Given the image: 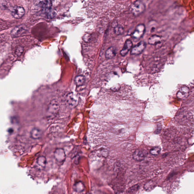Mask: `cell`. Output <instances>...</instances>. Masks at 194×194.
<instances>
[{
	"label": "cell",
	"mask_w": 194,
	"mask_h": 194,
	"mask_svg": "<svg viewBox=\"0 0 194 194\" xmlns=\"http://www.w3.org/2000/svg\"><path fill=\"white\" fill-rule=\"evenodd\" d=\"M131 11L135 16H138L142 14L146 9L144 3L142 1H135L131 6Z\"/></svg>",
	"instance_id": "1"
},
{
	"label": "cell",
	"mask_w": 194,
	"mask_h": 194,
	"mask_svg": "<svg viewBox=\"0 0 194 194\" xmlns=\"http://www.w3.org/2000/svg\"><path fill=\"white\" fill-rule=\"evenodd\" d=\"M146 32V27L144 24L138 25L134 32L131 34L132 38L136 40H139L144 35Z\"/></svg>",
	"instance_id": "2"
},
{
	"label": "cell",
	"mask_w": 194,
	"mask_h": 194,
	"mask_svg": "<svg viewBox=\"0 0 194 194\" xmlns=\"http://www.w3.org/2000/svg\"><path fill=\"white\" fill-rule=\"evenodd\" d=\"M147 46V43L144 41H140L138 43L132 47L130 50V54L132 55H139L144 51Z\"/></svg>",
	"instance_id": "3"
},
{
	"label": "cell",
	"mask_w": 194,
	"mask_h": 194,
	"mask_svg": "<svg viewBox=\"0 0 194 194\" xmlns=\"http://www.w3.org/2000/svg\"><path fill=\"white\" fill-rule=\"evenodd\" d=\"M66 100L69 106L72 107H75L78 105L79 98L77 94L70 93L67 96Z\"/></svg>",
	"instance_id": "4"
},
{
	"label": "cell",
	"mask_w": 194,
	"mask_h": 194,
	"mask_svg": "<svg viewBox=\"0 0 194 194\" xmlns=\"http://www.w3.org/2000/svg\"><path fill=\"white\" fill-rule=\"evenodd\" d=\"M11 14L15 18H21L24 15V9L22 6H15L12 8Z\"/></svg>",
	"instance_id": "5"
},
{
	"label": "cell",
	"mask_w": 194,
	"mask_h": 194,
	"mask_svg": "<svg viewBox=\"0 0 194 194\" xmlns=\"http://www.w3.org/2000/svg\"><path fill=\"white\" fill-rule=\"evenodd\" d=\"M54 157L57 162L60 163L64 162L66 158L64 150L62 148L56 149L54 153Z\"/></svg>",
	"instance_id": "6"
},
{
	"label": "cell",
	"mask_w": 194,
	"mask_h": 194,
	"mask_svg": "<svg viewBox=\"0 0 194 194\" xmlns=\"http://www.w3.org/2000/svg\"><path fill=\"white\" fill-rule=\"evenodd\" d=\"M190 93V89L187 86H184L180 88L177 93V96L179 99H187L189 96Z\"/></svg>",
	"instance_id": "7"
},
{
	"label": "cell",
	"mask_w": 194,
	"mask_h": 194,
	"mask_svg": "<svg viewBox=\"0 0 194 194\" xmlns=\"http://www.w3.org/2000/svg\"><path fill=\"white\" fill-rule=\"evenodd\" d=\"M147 155V152L142 149H137L133 154V158L137 161H141L144 159Z\"/></svg>",
	"instance_id": "8"
},
{
	"label": "cell",
	"mask_w": 194,
	"mask_h": 194,
	"mask_svg": "<svg viewBox=\"0 0 194 194\" xmlns=\"http://www.w3.org/2000/svg\"><path fill=\"white\" fill-rule=\"evenodd\" d=\"M132 46V42L130 39H127L124 43L123 49L120 52L121 56L123 57L126 56L129 51L131 50Z\"/></svg>",
	"instance_id": "9"
},
{
	"label": "cell",
	"mask_w": 194,
	"mask_h": 194,
	"mask_svg": "<svg viewBox=\"0 0 194 194\" xmlns=\"http://www.w3.org/2000/svg\"><path fill=\"white\" fill-rule=\"evenodd\" d=\"M26 27L24 25H20L17 26L12 30V35L13 37H18L24 33L26 31Z\"/></svg>",
	"instance_id": "10"
},
{
	"label": "cell",
	"mask_w": 194,
	"mask_h": 194,
	"mask_svg": "<svg viewBox=\"0 0 194 194\" xmlns=\"http://www.w3.org/2000/svg\"><path fill=\"white\" fill-rule=\"evenodd\" d=\"M59 106L56 102L52 101L49 105L48 112L51 115H56L59 110Z\"/></svg>",
	"instance_id": "11"
},
{
	"label": "cell",
	"mask_w": 194,
	"mask_h": 194,
	"mask_svg": "<svg viewBox=\"0 0 194 194\" xmlns=\"http://www.w3.org/2000/svg\"><path fill=\"white\" fill-rule=\"evenodd\" d=\"M42 132L41 130L37 128H34L31 130V136L33 139H39L41 137Z\"/></svg>",
	"instance_id": "12"
},
{
	"label": "cell",
	"mask_w": 194,
	"mask_h": 194,
	"mask_svg": "<svg viewBox=\"0 0 194 194\" xmlns=\"http://www.w3.org/2000/svg\"><path fill=\"white\" fill-rule=\"evenodd\" d=\"M39 5L43 10L48 12L52 7V2L50 1H41L39 2Z\"/></svg>",
	"instance_id": "13"
},
{
	"label": "cell",
	"mask_w": 194,
	"mask_h": 194,
	"mask_svg": "<svg viewBox=\"0 0 194 194\" xmlns=\"http://www.w3.org/2000/svg\"><path fill=\"white\" fill-rule=\"evenodd\" d=\"M148 43L151 45H156L161 43V37L159 36L154 35H152L148 40Z\"/></svg>",
	"instance_id": "14"
},
{
	"label": "cell",
	"mask_w": 194,
	"mask_h": 194,
	"mask_svg": "<svg viewBox=\"0 0 194 194\" xmlns=\"http://www.w3.org/2000/svg\"><path fill=\"white\" fill-rule=\"evenodd\" d=\"M116 55L115 49L113 47H109L105 52V56L108 59L113 58Z\"/></svg>",
	"instance_id": "15"
},
{
	"label": "cell",
	"mask_w": 194,
	"mask_h": 194,
	"mask_svg": "<svg viewBox=\"0 0 194 194\" xmlns=\"http://www.w3.org/2000/svg\"><path fill=\"white\" fill-rule=\"evenodd\" d=\"M114 32L117 35L122 34L124 32V30L121 26L118 24L117 22H114L113 24Z\"/></svg>",
	"instance_id": "16"
},
{
	"label": "cell",
	"mask_w": 194,
	"mask_h": 194,
	"mask_svg": "<svg viewBox=\"0 0 194 194\" xmlns=\"http://www.w3.org/2000/svg\"><path fill=\"white\" fill-rule=\"evenodd\" d=\"M85 79L84 76L82 75H79L77 76L75 79V82L77 86H81L85 83Z\"/></svg>",
	"instance_id": "17"
},
{
	"label": "cell",
	"mask_w": 194,
	"mask_h": 194,
	"mask_svg": "<svg viewBox=\"0 0 194 194\" xmlns=\"http://www.w3.org/2000/svg\"><path fill=\"white\" fill-rule=\"evenodd\" d=\"M46 163V158L43 156L39 157L37 160V163L38 165L42 168H45Z\"/></svg>",
	"instance_id": "18"
},
{
	"label": "cell",
	"mask_w": 194,
	"mask_h": 194,
	"mask_svg": "<svg viewBox=\"0 0 194 194\" xmlns=\"http://www.w3.org/2000/svg\"><path fill=\"white\" fill-rule=\"evenodd\" d=\"M74 189L76 192H81L83 191L84 186L81 182H78L74 185Z\"/></svg>",
	"instance_id": "19"
},
{
	"label": "cell",
	"mask_w": 194,
	"mask_h": 194,
	"mask_svg": "<svg viewBox=\"0 0 194 194\" xmlns=\"http://www.w3.org/2000/svg\"><path fill=\"white\" fill-rule=\"evenodd\" d=\"M161 148L159 147H154L150 151L149 153L153 155H157L160 154L161 151Z\"/></svg>",
	"instance_id": "20"
},
{
	"label": "cell",
	"mask_w": 194,
	"mask_h": 194,
	"mask_svg": "<svg viewBox=\"0 0 194 194\" xmlns=\"http://www.w3.org/2000/svg\"><path fill=\"white\" fill-rule=\"evenodd\" d=\"M154 186H155V185H154L153 182L152 181L148 182L144 185V189L145 190H147V191H149V190H151L152 188L154 187Z\"/></svg>",
	"instance_id": "21"
},
{
	"label": "cell",
	"mask_w": 194,
	"mask_h": 194,
	"mask_svg": "<svg viewBox=\"0 0 194 194\" xmlns=\"http://www.w3.org/2000/svg\"><path fill=\"white\" fill-rule=\"evenodd\" d=\"M24 49L23 48L20 47H19L18 48L17 50L16 51V54L18 56H20L22 54L23 52Z\"/></svg>",
	"instance_id": "22"
},
{
	"label": "cell",
	"mask_w": 194,
	"mask_h": 194,
	"mask_svg": "<svg viewBox=\"0 0 194 194\" xmlns=\"http://www.w3.org/2000/svg\"><path fill=\"white\" fill-rule=\"evenodd\" d=\"M83 39L85 41L88 42L90 39V35L88 34L85 35L83 37Z\"/></svg>",
	"instance_id": "23"
},
{
	"label": "cell",
	"mask_w": 194,
	"mask_h": 194,
	"mask_svg": "<svg viewBox=\"0 0 194 194\" xmlns=\"http://www.w3.org/2000/svg\"><path fill=\"white\" fill-rule=\"evenodd\" d=\"M117 194H124L122 192H119L118 193H117Z\"/></svg>",
	"instance_id": "24"
}]
</instances>
